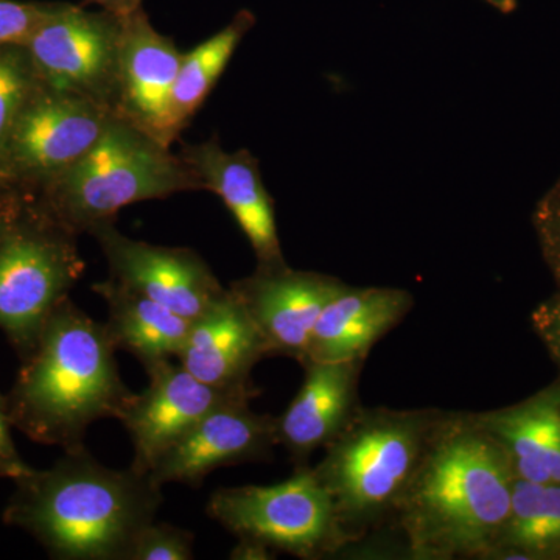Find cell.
I'll list each match as a JSON object with an SVG mask.
<instances>
[{"label": "cell", "mask_w": 560, "mask_h": 560, "mask_svg": "<svg viewBox=\"0 0 560 560\" xmlns=\"http://www.w3.org/2000/svg\"><path fill=\"white\" fill-rule=\"evenodd\" d=\"M24 200L25 198L16 197V195L0 191V242H2L3 235L9 231L13 220L16 219Z\"/></svg>", "instance_id": "cell-29"}, {"label": "cell", "mask_w": 560, "mask_h": 560, "mask_svg": "<svg viewBox=\"0 0 560 560\" xmlns=\"http://www.w3.org/2000/svg\"><path fill=\"white\" fill-rule=\"evenodd\" d=\"M143 0H83L81 5H97L98 9L125 18L142 9Z\"/></svg>", "instance_id": "cell-30"}, {"label": "cell", "mask_w": 560, "mask_h": 560, "mask_svg": "<svg viewBox=\"0 0 560 560\" xmlns=\"http://www.w3.org/2000/svg\"><path fill=\"white\" fill-rule=\"evenodd\" d=\"M271 555L272 550L265 547V545L257 544V541L254 540L238 539V544L235 545L234 550L231 551L230 558L237 560H265L275 558V556Z\"/></svg>", "instance_id": "cell-31"}, {"label": "cell", "mask_w": 560, "mask_h": 560, "mask_svg": "<svg viewBox=\"0 0 560 560\" xmlns=\"http://www.w3.org/2000/svg\"><path fill=\"white\" fill-rule=\"evenodd\" d=\"M194 545L190 530L153 521L139 530L127 560H190L195 558Z\"/></svg>", "instance_id": "cell-24"}, {"label": "cell", "mask_w": 560, "mask_h": 560, "mask_svg": "<svg viewBox=\"0 0 560 560\" xmlns=\"http://www.w3.org/2000/svg\"><path fill=\"white\" fill-rule=\"evenodd\" d=\"M206 512L237 539L294 558L324 559L348 548L330 495L311 466L276 485L215 490Z\"/></svg>", "instance_id": "cell-7"}, {"label": "cell", "mask_w": 560, "mask_h": 560, "mask_svg": "<svg viewBox=\"0 0 560 560\" xmlns=\"http://www.w3.org/2000/svg\"><path fill=\"white\" fill-rule=\"evenodd\" d=\"M92 290L108 308L103 324L114 349L130 353L145 371L178 357L190 319L109 278L94 283Z\"/></svg>", "instance_id": "cell-20"}, {"label": "cell", "mask_w": 560, "mask_h": 560, "mask_svg": "<svg viewBox=\"0 0 560 560\" xmlns=\"http://www.w3.org/2000/svg\"><path fill=\"white\" fill-rule=\"evenodd\" d=\"M482 2L503 14L514 13L518 7L517 0H482Z\"/></svg>", "instance_id": "cell-32"}, {"label": "cell", "mask_w": 560, "mask_h": 560, "mask_svg": "<svg viewBox=\"0 0 560 560\" xmlns=\"http://www.w3.org/2000/svg\"><path fill=\"white\" fill-rule=\"evenodd\" d=\"M132 396L121 381L105 324L68 298L21 360L3 399L13 429L65 452L84 445L92 423L119 419Z\"/></svg>", "instance_id": "cell-3"}, {"label": "cell", "mask_w": 560, "mask_h": 560, "mask_svg": "<svg viewBox=\"0 0 560 560\" xmlns=\"http://www.w3.org/2000/svg\"><path fill=\"white\" fill-rule=\"evenodd\" d=\"M180 60L175 40L158 32L143 9L124 18L114 114L167 147L179 138L172 97Z\"/></svg>", "instance_id": "cell-14"}, {"label": "cell", "mask_w": 560, "mask_h": 560, "mask_svg": "<svg viewBox=\"0 0 560 560\" xmlns=\"http://www.w3.org/2000/svg\"><path fill=\"white\" fill-rule=\"evenodd\" d=\"M121 36L124 18L65 2L25 47L46 86L79 95L114 113Z\"/></svg>", "instance_id": "cell-9"}, {"label": "cell", "mask_w": 560, "mask_h": 560, "mask_svg": "<svg viewBox=\"0 0 560 560\" xmlns=\"http://www.w3.org/2000/svg\"><path fill=\"white\" fill-rule=\"evenodd\" d=\"M77 238L24 200L0 242V330L21 360L86 268Z\"/></svg>", "instance_id": "cell-6"}, {"label": "cell", "mask_w": 560, "mask_h": 560, "mask_svg": "<svg viewBox=\"0 0 560 560\" xmlns=\"http://www.w3.org/2000/svg\"><path fill=\"white\" fill-rule=\"evenodd\" d=\"M560 556V486L515 478L510 517L488 559Z\"/></svg>", "instance_id": "cell-21"}, {"label": "cell", "mask_w": 560, "mask_h": 560, "mask_svg": "<svg viewBox=\"0 0 560 560\" xmlns=\"http://www.w3.org/2000/svg\"><path fill=\"white\" fill-rule=\"evenodd\" d=\"M65 2L0 0V47L27 46L36 32L51 20Z\"/></svg>", "instance_id": "cell-25"}, {"label": "cell", "mask_w": 560, "mask_h": 560, "mask_svg": "<svg viewBox=\"0 0 560 560\" xmlns=\"http://www.w3.org/2000/svg\"><path fill=\"white\" fill-rule=\"evenodd\" d=\"M197 190L205 186L179 154L113 114L92 149L32 201L79 237L136 202Z\"/></svg>", "instance_id": "cell-5"}, {"label": "cell", "mask_w": 560, "mask_h": 560, "mask_svg": "<svg viewBox=\"0 0 560 560\" xmlns=\"http://www.w3.org/2000/svg\"><path fill=\"white\" fill-rule=\"evenodd\" d=\"M113 110L40 83L0 153V191L33 200L101 139Z\"/></svg>", "instance_id": "cell-8"}, {"label": "cell", "mask_w": 560, "mask_h": 560, "mask_svg": "<svg viewBox=\"0 0 560 560\" xmlns=\"http://www.w3.org/2000/svg\"><path fill=\"white\" fill-rule=\"evenodd\" d=\"M412 305L415 298L407 290L346 285L320 312L301 366L366 360Z\"/></svg>", "instance_id": "cell-17"}, {"label": "cell", "mask_w": 560, "mask_h": 560, "mask_svg": "<svg viewBox=\"0 0 560 560\" xmlns=\"http://www.w3.org/2000/svg\"><path fill=\"white\" fill-rule=\"evenodd\" d=\"M179 158L234 217L250 248L257 267L285 265L276 223L275 201L265 187L259 161L249 150L226 151L215 138L183 145Z\"/></svg>", "instance_id": "cell-15"}, {"label": "cell", "mask_w": 560, "mask_h": 560, "mask_svg": "<svg viewBox=\"0 0 560 560\" xmlns=\"http://www.w3.org/2000/svg\"><path fill=\"white\" fill-rule=\"evenodd\" d=\"M364 361L304 364L305 377L289 408L276 418L278 444L294 469L308 466L313 453L337 440L360 410Z\"/></svg>", "instance_id": "cell-16"}, {"label": "cell", "mask_w": 560, "mask_h": 560, "mask_svg": "<svg viewBox=\"0 0 560 560\" xmlns=\"http://www.w3.org/2000/svg\"><path fill=\"white\" fill-rule=\"evenodd\" d=\"M162 501V486L150 475L110 469L81 445L14 480L2 518L31 534L51 559L127 560Z\"/></svg>", "instance_id": "cell-2"}, {"label": "cell", "mask_w": 560, "mask_h": 560, "mask_svg": "<svg viewBox=\"0 0 560 560\" xmlns=\"http://www.w3.org/2000/svg\"><path fill=\"white\" fill-rule=\"evenodd\" d=\"M515 475L474 412L444 411L393 525L410 559H488L511 512Z\"/></svg>", "instance_id": "cell-1"}, {"label": "cell", "mask_w": 560, "mask_h": 560, "mask_svg": "<svg viewBox=\"0 0 560 560\" xmlns=\"http://www.w3.org/2000/svg\"><path fill=\"white\" fill-rule=\"evenodd\" d=\"M346 285L334 276L293 270L285 264L257 267L228 289L248 313L268 357H290L302 363L320 312Z\"/></svg>", "instance_id": "cell-12"}, {"label": "cell", "mask_w": 560, "mask_h": 560, "mask_svg": "<svg viewBox=\"0 0 560 560\" xmlns=\"http://www.w3.org/2000/svg\"><path fill=\"white\" fill-rule=\"evenodd\" d=\"M11 425L9 415H7L5 399L0 394V480H18L32 470L21 453L14 445L11 436Z\"/></svg>", "instance_id": "cell-27"}, {"label": "cell", "mask_w": 560, "mask_h": 560, "mask_svg": "<svg viewBox=\"0 0 560 560\" xmlns=\"http://www.w3.org/2000/svg\"><path fill=\"white\" fill-rule=\"evenodd\" d=\"M536 324L560 360V298L541 305L540 311L536 313Z\"/></svg>", "instance_id": "cell-28"}, {"label": "cell", "mask_w": 560, "mask_h": 560, "mask_svg": "<svg viewBox=\"0 0 560 560\" xmlns=\"http://www.w3.org/2000/svg\"><path fill=\"white\" fill-rule=\"evenodd\" d=\"M254 25L256 16L253 11L241 10L226 27L194 50L183 54L172 97V120L176 135L180 136L189 127Z\"/></svg>", "instance_id": "cell-22"}, {"label": "cell", "mask_w": 560, "mask_h": 560, "mask_svg": "<svg viewBox=\"0 0 560 560\" xmlns=\"http://www.w3.org/2000/svg\"><path fill=\"white\" fill-rule=\"evenodd\" d=\"M534 223L545 257L560 282V178L537 205Z\"/></svg>", "instance_id": "cell-26"}, {"label": "cell", "mask_w": 560, "mask_h": 560, "mask_svg": "<svg viewBox=\"0 0 560 560\" xmlns=\"http://www.w3.org/2000/svg\"><path fill=\"white\" fill-rule=\"evenodd\" d=\"M40 83L27 47H0V153L14 121Z\"/></svg>", "instance_id": "cell-23"}, {"label": "cell", "mask_w": 560, "mask_h": 560, "mask_svg": "<svg viewBox=\"0 0 560 560\" xmlns=\"http://www.w3.org/2000/svg\"><path fill=\"white\" fill-rule=\"evenodd\" d=\"M249 404L237 401L209 412L161 456L151 480L162 488L171 482L200 488L221 467L270 458L279 445L276 418L250 410Z\"/></svg>", "instance_id": "cell-13"}, {"label": "cell", "mask_w": 560, "mask_h": 560, "mask_svg": "<svg viewBox=\"0 0 560 560\" xmlns=\"http://www.w3.org/2000/svg\"><path fill=\"white\" fill-rule=\"evenodd\" d=\"M149 386L131 397L119 418L132 442L131 467L150 475L158 460L173 444L194 429L209 412L224 405L250 401L260 390L220 388L191 375L172 360L162 361L151 370Z\"/></svg>", "instance_id": "cell-10"}, {"label": "cell", "mask_w": 560, "mask_h": 560, "mask_svg": "<svg viewBox=\"0 0 560 560\" xmlns=\"http://www.w3.org/2000/svg\"><path fill=\"white\" fill-rule=\"evenodd\" d=\"M444 411L360 407L313 467L348 547L393 522Z\"/></svg>", "instance_id": "cell-4"}, {"label": "cell", "mask_w": 560, "mask_h": 560, "mask_svg": "<svg viewBox=\"0 0 560 560\" xmlns=\"http://www.w3.org/2000/svg\"><path fill=\"white\" fill-rule=\"evenodd\" d=\"M474 415L506 453L515 478L560 486V386L514 407Z\"/></svg>", "instance_id": "cell-19"}, {"label": "cell", "mask_w": 560, "mask_h": 560, "mask_svg": "<svg viewBox=\"0 0 560 560\" xmlns=\"http://www.w3.org/2000/svg\"><path fill=\"white\" fill-rule=\"evenodd\" d=\"M108 261L109 279L195 320L226 293L197 250L158 246L121 234L116 223L92 232Z\"/></svg>", "instance_id": "cell-11"}, {"label": "cell", "mask_w": 560, "mask_h": 560, "mask_svg": "<svg viewBox=\"0 0 560 560\" xmlns=\"http://www.w3.org/2000/svg\"><path fill=\"white\" fill-rule=\"evenodd\" d=\"M268 357L267 346L237 298L228 289L191 320L176 359L195 377L220 388H253L250 372Z\"/></svg>", "instance_id": "cell-18"}]
</instances>
